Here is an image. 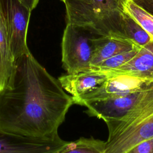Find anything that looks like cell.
<instances>
[{"label": "cell", "mask_w": 153, "mask_h": 153, "mask_svg": "<svg viewBox=\"0 0 153 153\" xmlns=\"http://www.w3.org/2000/svg\"><path fill=\"white\" fill-rule=\"evenodd\" d=\"M74 104L59 80L29 51L15 59L9 85L0 91V129L24 136L54 138Z\"/></svg>", "instance_id": "6da1fadb"}, {"label": "cell", "mask_w": 153, "mask_h": 153, "mask_svg": "<svg viewBox=\"0 0 153 153\" xmlns=\"http://www.w3.org/2000/svg\"><path fill=\"white\" fill-rule=\"evenodd\" d=\"M126 0H91L90 4L66 1V22L99 36L126 38L122 29Z\"/></svg>", "instance_id": "7a4b0ae2"}, {"label": "cell", "mask_w": 153, "mask_h": 153, "mask_svg": "<svg viewBox=\"0 0 153 153\" xmlns=\"http://www.w3.org/2000/svg\"><path fill=\"white\" fill-rule=\"evenodd\" d=\"M96 36L89 29L67 23L62 41V62L68 74L91 70L93 39Z\"/></svg>", "instance_id": "3957f363"}, {"label": "cell", "mask_w": 153, "mask_h": 153, "mask_svg": "<svg viewBox=\"0 0 153 153\" xmlns=\"http://www.w3.org/2000/svg\"><path fill=\"white\" fill-rule=\"evenodd\" d=\"M6 29L14 59L29 52L27 32L31 10L19 0H0Z\"/></svg>", "instance_id": "277c9868"}, {"label": "cell", "mask_w": 153, "mask_h": 153, "mask_svg": "<svg viewBox=\"0 0 153 153\" xmlns=\"http://www.w3.org/2000/svg\"><path fill=\"white\" fill-rule=\"evenodd\" d=\"M153 95V85L126 96L98 100L84 104L85 112L104 122L119 120L133 111L145 100Z\"/></svg>", "instance_id": "5b68a950"}, {"label": "cell", "mask_w": 153, "mask_h": 153, "mask_svg": "<svg viewBox=\"0 0 153 153\" xmlns=\"http://www.w3.org/2000/svg\"><path fill=\"white\" fill-rule=\"evenodd\" d=\"M110 74L111 76L100 87L74 100V104L84 106L85 103L89 102L126 96L153 85V80L126 74Z\"/></svg>", "instance_id": "8992f818"}, {"label": "cell", "mask_w": 153, "mask_h": 153, "mask_svg": "<svg viewBox=\"0 0 153 153\" xmlns=\"http://www.w3.org/2000/svg\"><path fill=\"white\" fill-rule=\"evenodd\" d=\"M68 143L59 136L54 138H37L0 129V153H59Z\"/></svg>", "instance_id": "52a82bcc"}, {"label": "cell", "mask_w": 153, "mask_h": 153, "mask_svg": "<svg viewBox=\"0 0 153 153\" xmlns=\"http://www.w3.org/2000/svg\"><path fill=\"white\" fill-rule=\"evenodd\" d=\"M153 137V113L130 125L105 142V153H125Z\"/></svg>", "instance_id": "ba28073f"}, {"label": "cell", "mask_w": 153, "mask_h": 153, "mask_svg": "<svg viewBox=\"0 0 153 153\" xmlns=\"http://www.w3.org/2000/svg\"><path fill=\"white\" fill-rule=\"evenodd\" d=\"M111 75L106 72L90 70L62 75L58 79L63 89L75 100L102 85Z\"/></svg>", "instance_id": "9c48e42d"}, {"label": "cell", "mask_w": 153, "mask_h": 153, "mask_svg": "<svg viewBox=\"0 0 153 153\" xmlns=\"http://www.w3.org/2000/svg\"><path fill=\"white\" fill-rule=\"evenodd\" d=\"M93 44L91 68L115 55L131 51L139 47L127 38L99 35L93 38Z\"/></svg>", "instance_id": "30bf717a"}, {"label": "cell", "mask_w": 153, "mask_h": 153, "mask_svg": "<svg viewBox=\"0 0 153 153\" xmlns=\"http://www.w3.org/2000/svg\"><path fill=\"white\" fill-rule=\"evenodd\" d=\"M107 72L153 80V40L141 47L137 54L126 64Z\"/></svg>", "instance_id": "8fae6325"}, {"label": "cell", "mask_w": 153, "mask_h": 153, "mask_svg": "<svg viewBox=\"0 0 153 153\" xmlns=\"http://www.w3.org/2000/svg\"><path fill=\"white\" fill-rule=\"evenodd\" d=\"M14 60L0 4V91L9 85Z\"/></svg>", "instance_id": "7c38bea8"}, {"label": "cell", "mask_w": 153, "mask_h": 153, "mask_svg": "<svg viewBox=\"0 0 153 153\" xmlns=\"http://www.w3.org/2000/svg\"><path fill=\"white\" fill-rule=\"evenodd\" d=\"M122 29L126 38L140 47L153 40L152 36L125 11L123 16Z\"/></svg>", "instance_id": "4fadbf2b"}, {"label": "cell", "mask_w": 153, "mask_h": 153, "mask_svg": "<svg viewBox=\"0 0 153 153\" xmlns=\"http://www.w3.org/2000/svg\"><path fill=\"white\" fill-rule=\"evenodd\" d=\"M59 153H105V142L92 137H81L68 145Z\"/></svg>", "instance_id": "5bb4252c"}, {"label": "cell", "mask_w": 153, "mask_h": 153, "mask_svg": "<svg viewBox=\"0 0 153 153\" xmlns=\"http://www.w3.org/2000/svg\"><path fill=\"white\" fill-rule=\"evenodd\" d=\"M124 11L133 17L153 38V16L136 4L133 0H126Z\"/></svg>", "instance_id": "9a60e30c"}, {"label": "cell", "mask_w": 153, "mask_h": 153, "mask_svg": "<svg viewBox=\"0 0 153 153\" xmlns=\"http://www.w3.org/2000/svg\"><path fill=\"white\" fill-rule=\"evenodd\" d=\"M141 47H137L131 51L122 53L109 57L100 64L91 68L92 71L108 72L116 69L130 61L139 51Z\"/></svg>", "instance_id": "2e32d148"}, {"label": "cell", "mask_w": 153, "mask_h": 153, "mask_svg": "<svg viewBox=\"0 0 153 153\" xmlns=\"http://www.w3.org/2000/svg\"><path fill=\"white\" fill-rule=\"evenodd\" d=\"M125 153H153V137L139 143Z\"/></svg>", "instance_id": "e0dca14e"}, {"label": "cell", "mask_w": 153, "mask_h": 153, "mask_svg": "<svg viewBox=\"0 0 153 153\" xmlns=\"http://www.w3.org/2000/svg\"><path fill=\"white\" fill-rule=\"evenodd\" d=\"M133 1L153 16V0H133Z\"/></svg>", "instance_id": "ac0fdd59"}, {"label": "cell", "mask_w": 153, "mask_h": 153, "mask_svg": "<svg viewBox=\"0 0 153 153\" xmlns=\"http://www.w3.org/2000/svg\"><path fill=\"white\" fill-rule=\"evenodd\" d=\"M22 4L32 11L37 5L39 0H19Z\"/></svg>", "instance_id": "d6986e66"}, {"label": "cell", "mask_w": 153, "mask_h": 153, "mask_svg": "<svg viewBox=\"0 0 153 153\" xmlns=\"http://www.w3.org/2000/svg\"><path fill=\"white\" fill-rule=\"evenodd\" d=\"M63 2H65L66 1H69V0H61ZM70 1H80V2H85L87 4H90L91 3V0H70Z\"/></svg>", "instance_id": "ffe728a7"}]
</instances>
